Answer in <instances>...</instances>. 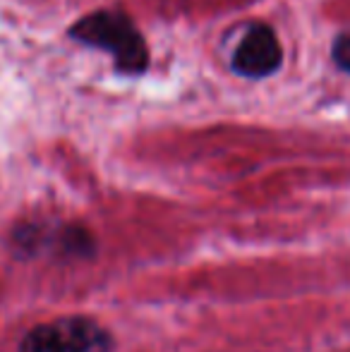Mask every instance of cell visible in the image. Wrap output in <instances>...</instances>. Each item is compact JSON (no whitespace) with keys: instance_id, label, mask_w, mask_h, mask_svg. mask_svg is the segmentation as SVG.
<instances>
[{"instance_id":"obj_1","label":"cell","mask_w":350,"mask_h":352,"mask_svg":"<svg viewBox=\"0 0 350 352\" xmlns=\"http://www.w3.org/2000/svg\"><path fill=\"white\" fill-rule=\"evenodd\" d=\"M77 43L98 48L113 56L116 70L122 74H142L149 67V51L144 36L127 14L118 10H96L70 27Z\"/></svg>"},{"instance_id":"obj_2","label":"cell","mask_w":350,"mask_h":352,"mask_svg":"<svg viewBox=\"0 0 350 352\" xmlns=\"http://www.w3.org/2000/svg\"><path fill=\"white\" fill-rule=\"evenodd\" d=\"M111 336L87 316H63L24 336L19 352H108Z\"/></svg>"},{"instance_id":"obj_3","label":"cell","mask_w":350,"mask_h":352,"mask_svg":"<svg viewBox=\"0 0 350 352\" xmlns=\"http://www.w3.org/2000/svg\"><path fill=\"white\" fill-rule=\"evenodd\" d=\"M281 60H283V51L274 29L266 24H252L235 46L230 67L240 77L264 79L278 70Z\"/></svg>"},{"instance_id":"obj_4","label":"cell","mask_w":350,"mask_h":352,"mask_svg":"<svg viewBox=\"0 0 350 352\" xmlns=\"http://www.w3.org/2000/svg\"><path fill=\"white\" fill-rule=\"evenodd\" d=\"M331 56H333V63H336V65L341 67L343 72L350 74V32L341 34V36L336 38Z\"/></svg>"}]
</instances>
